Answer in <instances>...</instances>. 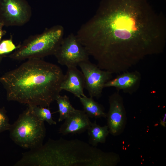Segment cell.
I'll use <instances>...</instances> for the list:
<instances>
[{
  "instance_id": "obj_9",
  "label": "cell",
  "mask_w": 166,
  "mask_h": 166,
  "mask_svg": "<svg viewBox=\"0 0 166 166\" xmlns=\"http://www.w3.org/2000/svg\"><path fill=\"white\" fill-rule=\"evenodd\" d=\"M109 101V109L106 118L107 125L110 133L118 136L123 132L126 123V112L119 91L117 90L110 96Z\"/></svg>"
},
{
  "instance_id": "obj_19",
  "label": "cell",
  "mask_w": 166,
  "mask_h": 166,
  "mask_svg": "<svg viewBox=\"0 0 166 166\" xmlns=\"http://www.w3.org/2000/svg\"><path fill=\"white\" fill-rule=\"evenodd\" d=\"M166 114L165 113L162 118V119H161L160 121V124L161 126L165 127L166 126Z\"/></svg>"
},
{
  "instance_id": "obj_6",
  "label": "cell",
  "mask_w": 166,
  "mask_h": 166,
  "mask_svg": "<svg viewBox=\"0 0 166 166\" xmlns=\"http://www.w3.org/2000/svg\"><path fill=\"white\" fill-rule=\"evenodd\" d=\"M32 11L26 0H0V23L3 26H22L30 20Z\"/></svg>"
},
{
  "instance_id": "obj_10",
  "label": "cell",
  "mask_w": 166,
  "mask_h": 166,
  "mask_svg": "<svg viewBox=\"0 0 166 166\" xmlns=\"http://www.w3.org/2000/svg\"><path fill=\"white\" fill-rule=\"evenodd\" d=\"M141 76L138 71L124 72L115 78L107 82L104 87H113L117 90H122L125 93L132 94L139 89L140 84Z\"/></svg>"
},
{
  "instance_id": "obj_3",
  "label": "cell",
  "mask_w": 166,
  "mask_h": 166,
  "mask_svg": "<svg viewBox=\"0 0 166 166\" xmlns=\"http://www.w3.org/2000/svg\"><path fill=\"white\" fill-rule=\"evenodd\" d=\"M102 151L78 139L49 138L33 149L32 158L36 166H100Z\"/></svg>"
},
{
  "instance_id": "obj_14",
  "label": "cell",
  "mask_w": 166,
  "mask_h": 166,
  "mask_svg": "<svg viewBox=\"0 0 166 166\" xmlns=\"http://www.w3.org/2000/svg\"><path fill=\"white\" fill-rule=\"evenodd\" d=\"M79 98L83 106V111L89 117L106 118L107 113L105 112L103 106L95 101L93 98L85 96Z\"/></svg>"
},
{
  "instance_id": "obj_11",
  "label": "cell",
  "mask_w": 166,
  "mask_h": 166,
  "mask_svg": "<svg viewBox=\"0 0 166 166\" xmlns=\"http://www.w3.org/2000/svg\"><path fill=\"white\" fill-rule=\"evenodd\" d=\"M59 133L64 135L80 134L87 130L91 122L84 111L75 109L64 120Z\"/></svg>"
},
{
  "instance_id": "obj_2",
  "label": "cell",
  "mask_w": 166,
  "mask_h": 166,
  "mask_svg": "<svg viewBox=\"0 0 166 166\" xmlns=\"http://www.w3.org/2000/svg\"><path fill=\"white\" fill-rule=\"evenodd\" d=\"M65 74L57 65L42 59H27L0 77L8 101L49 107L61 91Z\"/></svg>"
},
{
  "instance_id": "obj_17",
  "label": "cell",
  "mask_w": 166,
  "mask_h": 166,
  "mask_svg": "<svg viewBox=\"0 0 166 166\" xmlns=\"http://www.w3.org/2000/svg\"><path fill=\"white\" fill-rule=\"evenodd\" d=\"M17 47L11 38L4 40L0 42V55L5 54L15 50Z\"/></svg>"
},
{
  "instance_id": "obj_7",
  "label": "cell",
  "mask_w": 166,
  "mask_h": 166,
  "mask_svg": "<svg viewBox=\"0 0 166 166\" xmlns=\"http://www.w3.org/2000/svg\"><path fill=\"white\" fill-rule=\"evenodd\" d=\"M54 55L60 64L67 68L77 67L79 63L89 60V56L76 35L72 33L63 38Z\"/></svg>"
},
{
  "instance_id": "obj_16",
  "label": "cell",
  "mask_w": 166,
  "mask_h": 166,
  "mask_svg": "<svg viewBox=\"0 0 166 166\" xmlns=\"http://www.w3.org/2000/svg\"><path fill=\"white\" fill-rule=\"evenodd\" d=\"M28 107L40 120L46 121L50 125L57 124L56 122L53 119L49 108L38 105H28Z\"/></svg>"
},
{
  "instance_id": "obj_1",
  "label": "cell",
  "mask_w": 166,
  "mask_h": 166,
  "mask_svg": "<svg viewBox=\"0 0 166 166\" xmlns=\"http://www.w3.org/2000/svg\"><path fill=\"white\" fill-rule=\"evenodd\" d=\"M76 35L100 68L120 74L162 53L166 20L148 0H101Z\"/></svg>"
},
{
  "instance_id": "obj_12",
  "label": "cell",
  "mask_w": 166,
  "mask_h": 166,
  "mask_svg": "<svg viewBox=\"0 0 166 166\" xmlns=\"http://www.w3.org/2000/svg\"><path fill=\"white\" fill-rule=\"evenodd\" d=\"M61 86V90L70 92L79 98L85 96L84 89L85 81L83 75L77 67H68Z\"/></svg>"
},
{
  "instance_id": "obj_8",
  "label": "cell",
  "mask_w": 166,
  "mask_h": 166,
  "mask_svg": "<svg viewBox=\"0 0 166 166\" xmlns=\"http://www.w3.org/2000/svg\"><path fill=\"white\" fill-rule=\"evenodd\" d=\"M78 65L83 75L85 88L90 97L99 98L101 96L105 84L112 79L113 74L101 69L89 60L82 62Z\"/></svg>"
},
{
  "instance_id": "obj_4",
  "label": "cell",
  "mask_w": 166,
  "mask_h": 166,
  "mask_svg": "<svg viewBox=\"0 0 166 166\" xmlns=\"http://www.w3.org/2000/svg\"><path fill=\"white\" fill-rule=\"evenodd\" d=\"M64 27L61 25L46 29L41 34L29 36L8 57L21 61L54 55L64 38Z\"/></svg>"
},
{
  "instance_id": "obj_18",
  "label": "cell",
  "mask_w": 166,
  "mask_h": 166,
  "mask_svg": "<svg viewBox=\"0 0 166 166\" xmlns=\"http://www.w3.org/2000/svg\"><path fill=\"white\" fill-rule=\"evenodd\" d=\"M11 124L5 108H0V133L9 131Z\"/></svg>"
},
{
  "instance_id": "obj_5",
  "label": "cell",
  "mask_w": 166,
  "mask_h": 166,
  "mask_svg": "<svg viewBox=\"0 0 166 166\" xmlns=\"http://www.w3.org/2000/svg\"><path fill=\"white\" fill-rule=\"evenodd\" d=\"M11 140L22 148L32 149L43 144L46 136L44 121L39 119L28 107L9 130Z\"/></svg>"
},
{
  "instance_id": "obj_13",
  "label": "cell",
  "mask_w": 166,
  "mask_h": 166,
  "mask_svg": "<svg viewBox=\"0 0 166 166\" xmlns=\"http://www.w3.org/2000/svg\"><path fill=\"white\" fill-rule=\"evenodd\" d=\"M89 137V143L91 146L96 147L99 143H104L109 133L107 125L101 126L96 121L91 122L87 130Z\"/></svg>"
},
{
  "instance_id": "obj_20",
  "label": "cell",
  "mask_w": 166,
  "mask_h": 166,
  "mask_svg": "<svg viewBox=\"0 0 166 166\" xmlns=\"http://www.w3.org/2000/svg\"><path fill=\"white\" fill-rule=\"evenodd\" d=\"M3 26L0 23V42L2 36L5 34V31L2 30V28Z\"/></svg>"
},
{
  "instance_id": "obj_15",
  "label": "cell",
  "mask_w": 166,
  "mask_h": 166,
  "mask_svg": "<svg viewBox=\"0 0 166 166\" xmlns=\"http://www.w3.org/2000/svg\"><path fill=\"white\" fill-rule=\"evenodd\" d=\"M56 101L58 105L59 113L58 121L61 122L64 120L75 109L72 106L69 97L66 95H59Z\"/></svg>"
},
{
  "instance_id": "obj_21",
  "label": "cell",
  "mask_w": 166,
  "mask_h": 166,
  "mask_svg": "<svg viewBox=\"0 0 166 166\" xmlns=\"http://www.w3.org/2000/svg\"><path fill=\"white\" fill-rule=\"evenodd\" d=\"M5 56V55H0V63L1 62L2 58Z\"/></svg>"
}]
</instances>
